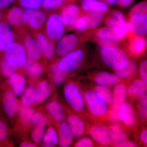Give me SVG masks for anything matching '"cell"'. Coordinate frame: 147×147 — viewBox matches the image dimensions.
<instances>
[{
	"label": "cell",
	"instance_id": "cell-52",
	"mask_svg": "<svg viewBox=\"0 0 147 147\" xmlns=\"http://www.w3.org/2000/svg\"><path fill=\"white\" fill-rule=\"evenodd\" d=\"M108 5H114L117 4L118 0H101Z\"/></svg>",
	"mask_w": 147,
	"mask_h": 147
},
{
	"label": "cell",
	"instance_id": "cell-39",
	"mask_svg": "<svg viewBox=\"0 0 147 147\" xmlns=\"http://www.w3.org/2000/svg\"><path fill=\"white\" fill-rule=\"evenodd\" d=\"M22 98L23 105L28 107L31 106L34 102V89L32 86H30L24 91Z\"/></svg>",
	"mask_w": 147,
	"mask_h": 147
},
{
	"label": "cell",
	"instance_id": "cell-12",
	"mask_svg": "<svg viewBox=\"0 0 147 147\" xmlns=\"http://www.w3.org/2000/svg\"><path fill=\"white\" fill-rule=\"evenodd\" d=\"M119 121H120L129 129L136 130L138 125V120L132 104L129 102H125L119 111Z\"/></svg>",
	"mask_w": 147,
	"mask_h": 147
},
{
	"label": "cell",
	"instance_id": "cell-47",
	"mask_svg": "<svg viewBox=\"0 0 147 147\" xmlns=\"http://www.w3.org/2000/svg\"><path fill=\"white\" fill-rule=\"evenodd\" d=\"M8 131L6 125L0 119V141H3L7 138Z\"/></svg>",
	"mask_w": 147,
	"mask_h": 147
},
{
	"label": "cell",
	"instance_id": "cell-11",
	"mask_svg": "<svg viewBox=\"0 0 147 147\" xmlns=\"http://www.w3.org/2000/svg\"><path fill=\"white\" fill-rule=\"evenodd\" d=\"M65 26L60 15L53 13L47 19L46 33L47 37L52 41H57L63 37Z\"/></svg>",
	"mask_w": 147,
	"mask_h": 147
},
{
	"label": "cell",
	"instance_id": "cell-38",
	"mask_svg": "<svg viewBox=\"0 0 147 147\" xmlns=\"http://www.w3.org/2000/svg\"><path fill=\"white\" fill-rule=\"evenodd\" d=\"M137 107L138 116L142 121H146L147 117V97L144 96L139 98Z\"/></svg>",
	"mask_w": 147,
	"mask_h": 147
},
{
	"label": "cell",
	"instance_id": "cell-24",
	"mask_svg": "<svg viewBox=\"0 0 147 147\" xmlns=\"http://www.w3.org/2000/svg\"><path fill=\"white\" fill-rule=\"evenodd\" d=\"M127 21L124 13L118 9L109 10L104 16L103 22L106 27L114 28Z\"/></svg>",
	"mask_w": 147,
	"mask_h": 147
},
{
	"label": "cell",
	"instance_id": "cell-20",
	"mask_svg": "<svg viewBox=\"0 0 147 147\" xmlns=\"http://www.w3.org/2000/svg\"><path fill=\"white\" fill-rule=\"evenodd\" d=\"M14 39V35L9 24L5 22L0 23V51L4 52Z\"/></svg>",
	"mask_w": 147,
	"mask_h": 147
},
{
	"label": "cell",
	"instance_id": "cell-31",
	"mask_svg": "<svg viewBox=\"0 0 147 147\" xmlns=\"http://www.w3.org/2000/svg\"><path fill=\"white\" fill-rule=\"evenodd\" d=\"M93 91L108 106H111L113 102V92L108 86L98 85L94 87Z\"/></svg>",
	"mask_w": 147,
	"mask_h": 147
},
{
	"label": "cell",
	"instance_id": "cell-41",
	"mask_svg": "<svg viewBox=\"0 0 147 147\" xmlns=\"http://www.w3.org/2000/svg\"><path fill=\"white\" fill-rule=\"evenodd\" d=\"M45 126L42 125H34L32 133V138L37 144L42 142L45 134Z\"/></svg>",
	"mask_w": 147,
	"mask_h": 147
},
{
	"label": "cell",
	"instance_id": "cell-16",
	"mask_svg": "<svg viewBox=\"0 0 147 147\" xmlns=\"http://www.w3.org/2000/svg\"><path fill=\"white\" fill-rule=\"evenodd\" d=\"M90 77L98 85L108 87L119 84L122 80L116 74L107 71L93 74Z\"/></svg>",
	"mask_w": 147,
	"mask_h": 147
},
{
	"label": "cell",
	"instance_id": "cell-51",
	"mask_svg": "<svg viewBox=\"0 0 147 147\" xmlns=\"http://www.w3.org/2000/svg\"><path fill=\"white\" fill-rule=\"evenodd\" d=\"M140 139L143 144L146 146L147 144V130L146 128H144L142 130L140 134Z\"/></svg>",
	"mask_w": 147,
	"mask_h": 147
},
{
	"label": "cell",
	"instance_id": "cell-49",
	"mask_svg": "<svg viewBox=\"0 0 147 147\" xmlns=\"http://www.w3.org/2000/svg\"><path fill=\"white\" fill-rule=\"evenodd\" d=\"M134 0H118L117 5L121 8L126 7L130 5Z\"/></svg>",
	"mask_w": 147,
	"mask_h": 147
},
{
	"label": "cell",
	"instance_id": "cell-15",
	"mask_svg": "<svg viewBox=\"0 0 147 147\" xmlns=\"http://www.w3.org/2000/svg\"><path fill=\"white\" fill-rule=\"evenodd\" d=\"M24 16L26 23L34 29L41 28L46 22L47 18L45 12L37 9H26L24 11Z\"/></svg>",
	"mask_w": 147,
	"mask_h": 147
},
{
	"label": "cell",
	"instance_id": "cell-30",
	"mask_svg": "<svg viewBox=\"0 0 147 147\" xmlns=\"http://www.w3.org/2000/svg\"><path fill=\"white\" fill-rule=\"evenodd\" d=\"M114 71L116 75L122 80H129L136 76L137 73V67L134 61L129 60L125 67Z\"/></svg>",
	"mask_w": 147,
	"mask_h": 147
},
{
	"label": "cell",
	"instance_id": "cell-36",
	"mask_svg": "<svg viewBox=\"0 0 147 147\" xmlns=\"http://www.w3.org/2000/svg\"><path fill=\"white\" fill-rule=\"evenodd\" d=\"M90 24V30L96 29L103 22L105 15L99 12L86 13Z\"/></svg>",
	"mask_w": 147,
	"mask_h": 147
},
{
	"label": "cell",
	"instance_id": "cell-23",
	"mask_svg": "<svg viewBox=\"0 0 147 147\" xmlns=\"http://www.w3.org/2000/svg\"><path fill=\"white\" fill-rule=\"evenodd\" d=\"M3 107L5 114L9 117H13L17 113L18 102L13 92L8 91L6 92L3 100Z\"/></svg>",
	"mask_w": 147,
	"mask_h": 147
},
{
	"label": "cell",
	"instance_id": "cell-22",
	"mask_svg": "<svg viewBox=\"0 0 147 147\" xmlns=\"http://www.w3.org/2000/svg\"><path fill=\"white\" fill-rule=\"evenodd\" d=\"M25 49L28 59L34 60H38L42 56L36 40L31 36H28L25 39Z\"/></svg>",
	"mask_w": 147,
	"mask_h": 147
},
{
	"label": "cell",
	"instance_id": "cell-35",
	"mask_svg": "<svg viewBox=\"0 0 147 147\" xmlns=\"http://www.w3.org/2000/svg\"><path fill=\"white\" fill-rule=\"evenodd\" d=\"M74 29L79 34L90 30L89 21L86 13L82 14L76 20Z\"/></svg>",
	"mask_w": 147,
	"mask_h": 147
},
{
	"label": "cell",
	"instance_id": "cell-53",
	"mask_svg": "<svg viewBox=\"0 0 147 147\" xmlns=\"http://www.w3.org/2000/svg\"><path fill=\"white\" fill-rule=\"evenodd\" d=\"M20 146L21 147H36V146L34 144L28 143V142H25L21 144Z\"/></svg>",
	"mask_w": 147,
	"mask_h": 147
},
{
	"label": "cell",
	"instance_id": "cell-46",
	"mask_svg": "<svg viewBox=\"0 0 147 147\" xmlns=\"http://www.w3.org/2000/svg\"><path fill=\"white\" fill-rule=\"evenodd\" d=\"M139 73L141 80L146 85L147 84V61L144 60L140 64Z\"/></svg>",
	"mask_w": 147,
	"mask_h": 147
},
{
	"label": "cell",
	"instance_id": "cell-2",
	"mask_svg": "<svg viewBox=\"0 0 147 147\" xmlns=\"http://www.w3.org/2000/svg\"><path fill=\"white\" fill-rule=\"evenodd\" d=\"M99 54L102 63L113 70L125 67L130 60L125 50L119 46L100 47Z\"/></svg>",
	"mask_w": 147,
	"mask_h": 147
},
{
	"label": "cell",
	"instance_id": "cell-44",
	"mask_svg": "<svg viewBox=\"0 0 147 147\" xmlns=\"http://www.w3.org/2000/svg\"><path fill=\"white\" fill-rule=\"evenodd\" d=\"M34 125H42L46 126L48 123V119L41 113H34L32 119Z\"/></svg>",
	"mask_w": 147,
	"mask_h": 147
},
{
	"label": "cell",
	"instance_id": "cell-4",
	"mask_svg": "<svg viewBox=\"0 0 147 147\" xmlns=\"http://www.w3.org/2000/svg\"><path fill=\"white\" fill-rule=\"evenodd\" d=\"M127 21L131 32L144 36L146 35L147 2H142L133 7L129 13Z\"/></svg>",
	"mask_w": 147,
	"mask_h": 147
},
{
	"label": "cell",
	"instance_id": "cell-17",
	"mask_svg": "<svg viewBox=\"0 0 147 147\" xmlns=\"http://www.w3.org/2000/svg\"><path fill=\"white\" fill-rule=\"evenodd\" d=\"M111 139V146H116L128 140L129 135L126 129L119 124L115 123L108 126Z\"/></svg>",
	"mask_w": 147,
	"mask_h": 147
},
{
	"label": "cell",
	"instance_id": "cell-37",
	"mask_svg": "<svg viewBox=\"0 0 147 147\" xmlns=\"http://www.w3.org/2000/svg\"><path fill=\"white\" fill-rule=\"evenodd\" d=\"M34 113V110L30 107L23 105L19 108V116L22 121L25 123H32V119Z\"/></svg>",
	"mask_w": 147,
	"mask_h": 147
},
{
	"label": "cell",
	"instance_id": "cell-34",
	"mask_svg": "<svg viewBox=\"0 0 147 147\" xmlns=\"http://www.w3.org/2000/svg\"><path fill=\"white\" fill-rule=\"evenodd\" d=\"M52 78L54 84L57 86H60L66 79L67 74L59 68L58 63H56L51 67Z\"/></svg>",
	"mask_w": 147,
	"mask_h": 147
},
{
	"label": "cell",
	"instance_id": "cell-7",
	"mask_svg": "<svg viewBox=\"0 0 147 147\" xmlns=\"http://www.w3.org/2000/svg\"><path fill=\"white\" fill-rule=\"evenodd\" d=\"M88 41L85 33L79 35L73 34L66 35L59 40L56 47V54L59 57L62 58Z\"/></svg>",
	"mask_w": 147,
	"mask_h": 147
},
{
	"label": "cell",
	"instance_id": "cell-14",
	"mask_svg": "<svg viewBox=\"0 0 147 147\" xmlns=\"http://www.w3.org/2000/svg\"><path fill=\"white\" fill-rule=\"evenodd\" d=\"M67 123L74 139H79L87 133L88 124L80 116L71 114L67 118Z\"/></svg>",
	"mask_w": 147,
	"mask_h": 147
},
{
	"label": "cell",
	"instance_id": "cell-29",
	"mask_svg": "<svg viewBox=\"0 0 147 147\" xmlns=\"http://www.w3.org/2000/svg\"><path fill=\"white\" fill-rule=\"evenodd\" d=\"M8 83L15 94L20 95L24 93L26 86V79L24 76L14 73L9 77Z\"/></svg>",
	"mask_w": 147,
	"mask_h": 147
},
{
	"label": "cell",
	"instance_id": "cell-55",
	"mask_svg": "<svg viewBox=\"0 0 147 147\" xmlns=\"http://www.w3.org/2000/svg\"><path fill=\"white\" fill-rule=\"evenodd\" d=\"M1 17H2L1 13V12H0V20H1Z\"/></svg>",
	"mask_w": 147,
	"mask_h": 147
},
{
	"label": "cell",
	"instance_id": "cell-9",
	"mask_svg": "<svg viewBox=\"0 0 147 147\" xmlns=\"http://www.w3.org/2000/svg\"><path fill=\"white\" fill-rule=\"evenodd\" d=\"M113 100L110 107L109 121L112 122L119 121V113L120 109L126 102L127 96V86L124 83L116 84L113 90Z\"/></svg>",
	"mask_w": 147,
	"mask_h": 147
},
{
	"label": "cell",
	"instance_id": "cell-50",
	"mask_svg": "<svg viewBox=\"0 0 147 147\" xmlns=\"http://www.w3.org/2000/svg\"><path fill=\"white\" fill-rule=\"evenodd\" d=\"M137 145L136 143H134L129 140H126L125 142H122L116 146V147H137Z\"/></svg>",
	"mask_w": 147,
	"mask_h": 147
},
{
	"label": "cell",
	"instance_id": "cell-5",
	"mask_svg": "<svg viewBox=\"0 0 147 147\" xmlns=\"http://www.w3.org/2000/svg\"><path fill=\"white\" fill-rule=\"evenodd\" d=\"M87 55L88 50L84 44L61 58L58 63L59 67L66 74L74 73L84 66Z\"/></svg>",
	"mask_w": 147,
	"mask_h": 147
},
{
	"label": "cell",
	"instance_id": "cell-21",
	"mask_svg": "<svg viewBox=\"0 0 147 147\" xmlns=\"http://www.w3.org/2000/svg\"><path fill=\"white\" fill-rule=\"evenodd\" d=\"M36 41L42 54L47 59H52L55 54V46L52 40L45 34L39 33L37 36Z\"/></svg>",
	"mask_w": 147,
	"mask_h": 147
},
{
	"label": "cell",
	"instance_id": "cell-32",
	"mask_svg": "<svg viewBox=\"0 0 147 147\" xmlns=\"http://www.w3.org/2000/svg\"><path fill=\"white\" fill-rule=\"evenodd\" d=\"M24 66L27 73L31 77H38L43 72L42 67L36 61L34 60L28 59Z\"/></svg>",
	"mask_w": 147,
	"mask_h": 147
},
{
	"label": "cell",
	"instance_id": "cell-27",
	"mask_svg": "<svg viewBox=\"0 0 147 147\" xmlns=\"http://www.w3.org/2000/svg\"><path fill=\"white\" fill-rule=\"evenodd\" d=\"M51 93L50 84L47 81H42L40 82L34 90L35 101L37 103H41L50 96Z\"/></svg>",
	"mask_w": 147,
	"mask_h": 147
},
{
	"label": "cell",
	"instance_id": "cell-43",
	"mask_svg": "<svg viewBox=\"0 0 147 147\" xmlns=\"http://www.w3.org/2000/svg\"><path fill=\"white\" fill-rule=\"evenodd\" d=\"M0 70L3 76L7 78H9L15 73V70L5 58L1 61Z\"/></svg>",
	"mask_w": 147,
	"mask_h": 147
},
{
	"label": "cell",
	"instance_id": "cell-48",
	"mask_svg": "<svg viewBox=\"0 0 147 147\" xmlns=\"http://www.w3.org/2000/svg\"><path fill=\"white\" fill-rule=\"evenodd\" d=\"M15 0H0V10L10 6Z\"/></svg>",
	"mask_w": 147,
	"mask_h": 147
},
{
	"label": "cell",
	"instance_id": "cell-18",
	"mask_svg": "<svg viewBox=\"0 0 147 147\" xmlns=\"http://www.w3.org/2000/svg\"><path fill=\"white\" fill-rule=\"evenodd\" d=\"M81 9L84 13L99 12L105 15L109 11V6L101 0H82Z\"/></svg>",
	"mask_w": 147,
	"mask_h": 147
},
{
	"label": "cell",
	"instance_id": "cell-45",
	"mask_svg": "<svg viewBox=\"0 0 147 147\" xmlns=\"http://www.w3.org/2000/svg\"><path fill=\"white\" fill-rule=\"evenodd\" d=\"M93 141L89 137H85L79 139L75 144L76 147H92L94 146Z\"/></svg>",
	"mask_w": 147,
	"mask_h": 147
},
{
	"label": "cell",
	"instance_id": "cell-28",
	"mask_svg": "<svg viewBox=\"0 0 147 147\" xmlns=\"http://www.w3.org/2000/svg\"><path fill=\"white\" fill-rule=\"evenodd\" d=\"M46 108L48 113L55 121L60 123L64 121L65 115L63 108L57 100H53L49 102Z\"/></svg>",
	"mask_w": 147,
	"mask_h": 147
},
{
	"label": "cell",
	"instance_id": "cell-13",
	"mask_svg": "<svg viewBox=\"0 0 147 147\" xmlns=\"http://www.w3.org/2000/svg\"><path fill=\"white\" fill-rule=\"evenodd\" d=\"M84 13L80 7L69 3L63 7L59 15L65 27L69 29H74L76 20Z\"/></svg>",
	"mask_w": 147,
	"mask_h": 147
},
{
	"label": "cell",
	"instance_id": "cell-25",
	"mask_svg": "<svg viewBox=\"0 0 147 147\" xmlns=\"http://www.w3.org/2000/svg\"><path fill=\"white\" fill-rule=\"evenodd\" d=\"M7 19L9 24L15 26H21L26 23L24 10L18 6L10 9L7 14Z\"/></svg>",
	"mask_w": 147,
	"mask_h": 147
},
{
	"label": "cell",
	"instance_id": "cell-54",
	"mask_svg": "<svg viewBox=\"0 0 147 147\" xmlns=\"http://www.w3.org/2000/svg\"><path fill=\"white\" fill-rule=\"evenodd\" d=\"M76 1H77V0H67V3H70L74 2Z\"/></svg>",
	"mask_w": 147,
	"mask_h": 147
},
{
	"label": "cell",
	"instance_id": "cell-10",
	"mask_svg": "<svg viewBox=\"0 0 147 147\" xmlns=\"http://www.w3.org/2000/svg\"><path fill=\"white\" fill-rule=\"evenodd\" d=\"M88 123L87 133L98 144L104 147L111 146V139L108 127L102 123L91 121Z\"/></svg>",
	"mask_w": 147,
	"mask_h": 147
},
{
	"label": "cell",
	"instance_id": "cell-33",
	"mask_svg": "<svg viewBox=\"0 0 147 147\" xmlns=\"http://www.w3.org/2000/svg\"><path fill=\"white\" fill-rule=\"evenodd\" d=\"M45 147H54L59 143V137L56 129L53 127L47 129L44 135L43 140Z\"/></svg>",
	"mask_w": 147,
	"mask_h": 147
},
{
	"label": "cell",
	"instance_id": "cell-40",
	"mask_svg": "<svg viewBox=\"0 0 147 147\" xmlns=\"http://www.w3.org/2000/svg\"><path fill=\"white\" fill-rule=\"evenodd\" d=\"M66 3L67 0H43L42 7L46 10H55L63 6Z\"/></svg>",
	"mask_w": 147,
	"mask_h": 147
},
{
	"label": "cell",
	"instance_id": "cell-6",
	"mask_svg": "<svg viewBox=\"0 0 147 147\" xmlns=\"http://www.w3.org/2000/svg\"><path fill=\"white\" fill-rule=\"evenodd\" d=\"M147 45L145 36L134 34L130 31L121 42L120 47L125 50L129 57L137 59L145 55Z\"/></svg>",
	"mask_w": 147,
	"mask_h": 147
},
{
	"label": "cell",
	"instance_id": "cell-42",
	"mask_svg": "<svg viewBox=\"0 0 147 147\" xmlns=\"http://www.w3.org/2000/svg\"><path fill=\"white\" fill-rule=\"evenodd\" d=\"M43 0H19L21 7L26 9H38L42 7Z\"/></svg>",
	"mask_w": 147,
	"mask_h": 147
},
{
	"label": "cell",
	"instance_id": "cell-3",
	"mask_svg": "<svg viewBox=\"0 0 147 147\" xmlns=\"http://www.w3.org/2000/svg\"><path fill=\"white\" fill-rule=\"evenodd\" d=\"M64 95L67 102L79 116L85 120L90 119L86 108L83 91L78 84L74 82L67 83L64 88Z\"/></svg>",
	"mask_w": 147,
	"mask_h": 147
},
{
	"label": "cell",
	"instance_id": "cell-19",
	"mask_svg": "<svg viewBox=\"0 0 147 147\" xmlns=\"http://www.w3.org/2000/svg\"><path fill=\"white\" fill-rule=\"evenodd\" d=\"M146 93L147 85L141 79H134L127 86V95L131 100H137Z\"/></svg>",
	"mask_w": 147,
	"mask_h": 147
},
{
	"label": "cell",
	"instance_id": "cell-8",
	"mask_svg": "<svg viewBox=\"0 0 147 147\" xmlns=\"http://www.w3.org/2000/svg\"><path fill=\"white\" fill-rule=\"evenodd\" d=\"M5 58L15 71L25 66L27 55L25 47L17 42H13L5 50Z\"/></svg>",
	"mask_w": 147,
	"mask_h": 147
},
{
	"label": "cell",
	"instance_id": "cell-26",
	"mask_svg": "<svg viewBox=\"0 0 147 147\" xmlns=\"http://www.w3.org/2000/svg\"><path fill=\"white\" fill-rule=\"evenodd\" d=\"M59 143L62 147H68L72 144L74 138L71 135L68 124L61 122L59 129Z\"/></svg>",
	"mask_w": 147,
	"mask_h": 147
},
{
	"label": "cell",
	"instance_id": "cell-1",
	"mask_svg": "<svg viewBox=\"0 0 147 147\" xmlns=\"http://www.w3.org/2000/svg\"><path fill=\"white\" fill-rule=\"evenodd\" d=\"M86 108L91 121L103 123L110 121V107L92 90L83 92Z\"/></svg>",
	"mask_w": 147,
	"mask_h": 147
}]
</instances>
